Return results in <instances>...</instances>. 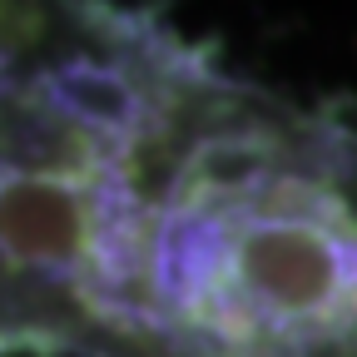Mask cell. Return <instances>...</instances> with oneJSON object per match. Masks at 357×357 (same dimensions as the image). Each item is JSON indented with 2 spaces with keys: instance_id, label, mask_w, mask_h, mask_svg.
<instances>
[{
  "instance_id": "cell-1",
  "label": "cell",
  "mask_w": 357,
  "mask_h": 357,
  "mask_svg": "<svg viewBox=\"0 0 357 357\" xmlns=\"http://www.w3.org/2000/svg\"><path fill=\"white\" fill-rule=\"evenodd\" d=\"M6 352L357 357V124L114 0H6Z\"/></svg>"
}]
</instances>
